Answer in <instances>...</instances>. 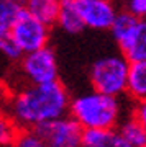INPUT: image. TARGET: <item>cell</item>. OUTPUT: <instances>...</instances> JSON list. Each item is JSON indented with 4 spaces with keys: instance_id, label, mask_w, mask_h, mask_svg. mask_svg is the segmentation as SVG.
I'll return each mask as SVG.
<instances>
[{
    "instance_id": "cell-1",
    "label": "cell",
    "mask_w": 146,
    "mask_h": 147,
    "mask_svg": "<svg viewBox=\"0 0 146 147\" xmlns=\"http://www.w3.org/2000/svg\"><path fill=\"white\" fill-rule=\"evenodd\" d=\"M69 108L71 100L68 90L59 80L40 85L28 84L12 93L7 101L8 118L21 129H35L46 121L66 116Z\"/></svg>"
},
{
    "instance_id": "cell-2",
    "label": "cell",
    "mask_w": 146,
    "mask_h": 147,
    "mask_svg": "<svg viewBox=\"0 0 146 147\" xmlns=\"http://www.w3.org/2000/svg\"><path fill=\"white\" fill-rule=\"evenodd\" d=\"M69 115L84 129H112L120 119V101L118 96L92 90L71 101Z\"/></svg>"
},
{
    "instance_id": "cell-3",
    "label": "cell",
    "mask_w": 146,
    "mask_h": 147,
    "mask_svg": "<svg viewBox=\"0 0 146 147\" xmlns=\"http://www.w3.org/2000/svg\"><path fill=\"white\" fill-rule=\"evenodd\" d=\"M128 74H130V61L121 56H105L97 59L89 72L92 88L97 92L113 96H120L126 92L128 87Z\"/></svg>"
},
{
    "instance_id": "cell-4",
    "label": "cell",
    "mask_w": 146,
    "mask_h": 147,
    "mask_svg": "<svg viewBox=\"0 0 146 147\" xmlns=\"http://www.w3.org/2000/svg\"><path fill=\"white\" fill-rule=\"evenodd\" d=\"M48 147H82L84 129L72 116H61L35 127Z\"/></svg>"
},
{
    "instance_id": "cell-5",
    "label": "cell",
    "mask_w": 146,
    "mask_h": 147,
    "mask_svg": "<svg viewBox=\"0 0 146 147\" xmlns=\"http://www.w3.org/2000/svg\"><path fill=\"white\" fill-rule=\"evenodd\" d=\"M48 28H49V25L38 20L36 16L28 13L25 8V11L13 23L8 34L15 39L20 49L26 54L48 46V39H49V30Z\"/></svg>"
},
{
    "instance_id": "cell-6",
    "label": "cell",
    "mask_w": 146,
    "mask_h": 147,
    "mask_svg": "<svg viewBox=\"0 0 146 147\" xmlns=\"http://www.w3.org/2000/svg\"><path fill=\"white\" fill-rule=\"evenodd\" d=\"M21 74L26 84L40 85L57 80V61L53 49L48 46L36 49L33 53H26L21 57Z\"/></svg>"
},
{
    "instance_id": "cell-7",
    "label": "cell",
    "mask_w": 146,
    "mask_h": 147,
    "mask_svg": "<svg viewBox=\"0 0 146 147\" xmlns=\"http://www.w3.org/2000/svg\"><path fill=\"white\" fill-rule=\"evenodd\" d=\"M85 28L90 30H110L118 11L112 0H76Z\"/></svg>"
},
{
    "instance_id": "cell-8",
    "label": "cell",
    "mask_w": 146,
    "mask_h": 147,
    "mask_svg": "<svg viewBox=\"0 0 146 147\" xmlns=\"http://www.w3.org/2000/svg\"><path fill=\"white\" fill-rule=\"evenodd\" d=\"M121 54L130 62L146 59V18H141L125 41L118 44Z\"/></svg>"
},
{
    "instance_id": "cell-9",
    "label": "cell",
    "mask_w": 146,
    "mask_h": 147,
    "mask_svg": "<svg viewBox=\"0 0 146 147\" xmlns=\"http://www.w3.org/2000/svg\"><path fill=\"white\" fill-rule=\"evenodd\" d=\"M82 147H133L118 129H85Z\"/></svg>"
},
{
    "instance_id": "cell-10",
    "label": "cell",
    "mask_w": 146,
    "mask_h": 147,
    "mask_svg": "<svg viewBox=\"0 0 146 147\" xmlns=\"http://www.w3.org/2000/svg\"><path fill=\"white\" fill-rule=\"evenodd\" d=\"M126 93L135 101H146V59L130 62Z\"/></svg>"
},
{
    "instance_id": "cell-11",
    "label": "cell",
    "mask_w": 146,
    "mask_h": 147,
    "mask_svg": "<svg viewBox=\"0 0 146 147\" xmlns=\"http://www.w3.org/2000/svg\"><path fill=\"white\" fill-rule=\"evenodd\" d=\"M25 8L28 13L51 26L57 23L61 0H25Z\"/></svg>"
},
{
    "instance_id": "cell-12",
    "label": "cell",
    "mask_w": 146,
    "mask_h": 147,
    "mask_svg": "<svg viewBox=\"0 0 146 147\" xmlns=\"http://www.w3.org/2000/svg\"><path fill=\"white\" fill-rule=\"evenodd\" d=\"M57 25L66 33H81L85 28L81 13L77 10L76 0H61V10L57 16Z\"/></svg>"
},
{
    "instance_id": "cell-13",
    "label": "cell",
    "mask_w": 146,
    "mask_h": 147,
    "mask_svg": "<svg viewBox=\"0 0 146 147\" xmlns=\"http://www.w3.org/2000/svg\"><path fill=\"white\" fill-rule=\"evenodd\" d=\"M25 11V3L21 0H0V36L10 33L13 23Z\"/></svg>"
},
{
    "instance_id": "cell-14",
    "label": "cell",
    "mask_w": 146,
    "mask_h": 147,
    "mask_svg": "<svg viewBox=\"0 0 146 147\" xmlns=\"http://www.w3.org/2000/svg\"><path fill=\"white\" fill-rule=\"evenodd\" d=\"M141 18H138L136 15L130 13L128 10H123V11H118V15L115 18L113 25L110 28V33L113 39L117 41V44H120L121 41H125L126 38L130 36V33L135 30V26L138 25V21Z\"/></svg>"
},
{
    "instance_id": "cell-15",
    "label": "cell",
    "mask_w": 146,
    "mask_h": 147,
    "mask_svg": "<svg viewBox=\"0 0 146 147\" xmlns=\"http://www.w3.org/2000/svg\"><path fill=\"white\" fill-rule=\"evenodd\" d=\"M118 131L121 132V136L125 137L133 147H145L146 146V129L143 127V124L138 121V118L135 115L126 118L118 126Z\"/></svg>"
},
{
    "instance_id": "cell-16",
    "label": "cell",
    "mask_w": 146,
    "mask_h": 147,
    "mask_svg": "<svg viewBox=\"0 0 146 147\" xmlns=\"http://www.w3.org/2000/svg\"><path fill=\"white\" fill-rule=\"evenodd\" d=\"M20 129L21 127L16 124L15 121L12 118H3L0 121V141L3 146H13L16 136L20 134Z\"/></svg>"
},
{
    "instance_id": "cell-17",
    "label": "cell",
    "mask_w": 146,
    "mask_h": 147,
    "mask_svg": "<svg viewBox=\"0 0 146 147\" xmlns=\"http://www.w3.org/2000/svg\"><path fill=\"white\" fill-rule=\"evenodd\" d=\"M12 147H48L35 129H21Z\"/></svg>"
},
{
    "instance_id": "cell-18",
    "label": "cell",
    "mask_w": 146,
    "mask_h": 147,
    "mask_svg": "<svg viewBox=\"0 0 146 147\" xmlns=\"http://www.w3.org/2000/svg\"><path fill=\"white\" fill-rule=\"evenodd\" d=\"M0 51L8 61H18L25 56V53L20 49V46L15 42V39L7 34V36H0Z\"/></svg>"
},
{
    "instance_id": "cell-19",
    "label": "cell",
    "mask_w": 146,
    "mask_h": 147,
    "mask_svg": "<svg viewBox=\"0 0 146 147\" xmlns=\"http://www.w3.org/2000/svg\"><path fill=\"white\" fill-rule=\"evenodd\" d=\"M125 10L138 18H146V0H125Z\"/></svg>"
},
{
    "instance_id": "cell-20",
    "label": "cell",
    "mask_w": 146,
    "mask_h": 147,
    "mask_svg": "<svg viewBox=\"0 0 146 147\" xmlns=\"http://www.w3.org/2000/svg\"><path fill=\"white\" fill-rule=\"evenodd\" d=\"M133 115L138 118L143 127L146 129V101H138V105L135 106V110H133Z\"/></svg>"
},
{
    "instance_id": "cell-21",
    "label": "cell",
    "mask_w": 146,
    "mask_h": 147,
    "mask_svg": "<svg viewBox=\"0 0 146 147\" xmlns=\"http://www.w3.org/2000/svg\"><path fill=\"white\" fill-rule=\"evenodd\" d=\"M145 147H146V146H145Z\"/></svg>"
}]
</instances>
